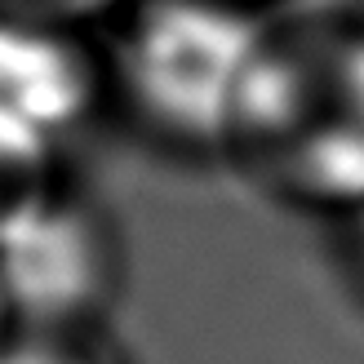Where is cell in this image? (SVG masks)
<instances>
[{"label":"cell","mask_w":364,"mask_h":364,"mask_svg":"<svg viewBox=\"0 0 364 364\" xmlns=\"http://www.w3.org/2000/svg\"><path fill=\"white\" fill-rule=\"evenodd\" d=\"M0 289L14 324H107L124 289L116 213L71 173L0 191Z\"/></svg>","instance_id":"3"},{"label":"cell","mask_w":364,"mask_h":364,"mask_svg":"<svg viewBox=\"0 0 364 364\" xmlns=\"http://www.w3.org/2000/svg\"><path fill=\"white\" fill-rule=\"evenodd\" d=\"M347 231H351V262H355L360 280H364V209H355L347 218Z\"/></svg>","instance_id":"7"},{"label":"cell","mask_w":364,"mask_h":364,"mask_svg":"<svg viewBox=\"0 0 364 364\" xmlns=\"http://www.w3.org/2000/svg\"><path fill=\"white\" fill-rule=\"evenodd\" d=\"M245 5H253V9H267V14H280L276 5H294V0H245Z\"/></svg>","instance_id":"9"},{"label":"cell","mask_w":364,"mask_h":364,"mask_svg":"<svg viewBox=\"0 0 364 364\" xmlns=\"http://www.w3.org/2000/svg\"><path fill=\"white\" fill-rule=\"evenodd\" d=\"M129 5H138V0H0V9L49 18V23H67V27H80V31L116 23Z\"/></svg>","instance_id":"6"},{"label":"cell","mask_w":364,"mask_h":364,"mask_svg":"<svg viewBox=\"0 0 364 364\" xmlns=\"http://www.w3.org/2000/svg\"><path fill=\"white\" fill-rule=\"evenodd\" d=\"M102 107V45L89 31L0 9V191L67 173Z\"/></svg>","instance_id":"4"},{"label":"cell","mask_w":364,"mask_h":364,"mask_svg":"<svg viewBox=\"0 0 364 364\" xmlns=\"http://www.w3.org/2000/svg\"><path fill=\"white\" fill-rule=\"evenodd\" d=\"M223 160L284 209H364V9L271 14Z\"/></svg>","instance_id":"1"},{"label":"cell","mask_w":364,"mask_h":364,"mask_svg":"<svg viewBox=\"0 0 364 364\" xmlns=\"http://www.w3.org/2000/svg\"><path fill=\"white\" fill-rule=\"evenodd\" d=\"M267 23L245 0H138L107 23L112 102L173 151L223 156Z\"/></svg>","instance_id":"2"},{"label":"cell","mask_w":364,"mask_h":364,"mask_svg":"<svg viewBox=\"0 0 364 364\" xmlns=\"http://www.w3.org/2000/svg\"><path fill=\"white\" fill-rule=\"evenodd\" d=\"M9 333H14V311H9V302H5V289H0V351H5Z\"/></svg>","instance_id":"8"},{"label":"cell","mask_w":364,"mask_h":364,"mask_svg":"<svg viewBox=\"0 0 364 364\" xmlns=\"http://www.w3.org/2000/svg\"><path fill=\"white\" fill-rule=\"evenodd\" d=\"M0 364H124L107 324H14Z\"/></svg>","instance_id":"5"}]
</instances>
